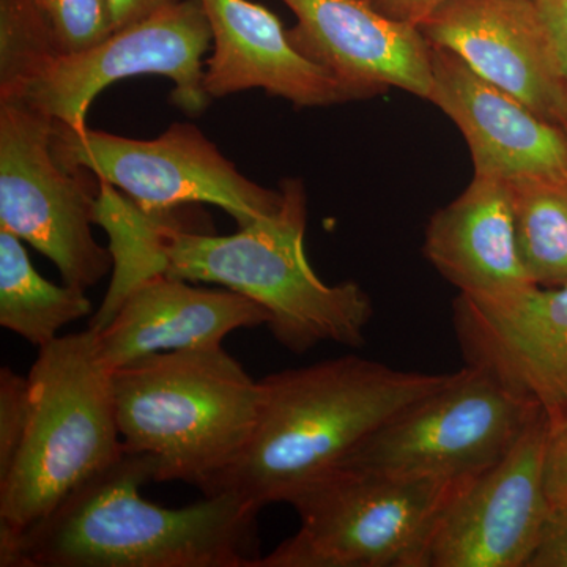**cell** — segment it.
<instances>
[{
	"label": "cell",
	"mask_w": 567,
	"mask_h": 567,
	"mask_svg": "<svg viewBox=\"0 0 567 567\" xmlns=\"http://www.w3.org/2000/svg\"><path fill=\"white\" fill-rule=\"evenodd\" d=\"M52 151L62 166L91 171L144 212L210 204L246 227L274 216L282 204L281 189L249 181L192 123H174L155 140L55 123Z\"/></svg>",
	"instance_id": "cell-9"
},
{
	"label": "cell",
	"mask_w": 567,
	"mask_h": 567,
	"mask_svg": "<svg viewBox=\"0 0 567 567\" xmlns=\"http://www.w3.org/2000/svg\"><path fill=\"white\" fill-rule=\"evenodd\" d=\"M212 44L203 2L181 0L147 20L112 32L89 50L58 55L14 100L55 123L84 128L89 107L104 89L126 78L162 74L174 81L171 99L175 106L199 115L212 102L204 87V55Z\"/></svg>",
	"instance_id": "cell-10"
},
{
	"label": "cell",
	"mask_w": 567,
	"mask_h": 567,
	"mask_svg": "<svg viewBox=\"0 0 567 567\" xmlns=\"http://www.w3.org/2000/svg\"><path fill=\"white\" fill-rule=\"evenodd\" d=\"M181 0H106L114 32L136 24Z\"/></svg>",
	"instance_id": "cell-28"
},
{
	"label": "cell",
	"mask_w": 567,
	"mask_h": 567,
	"mask_svg": "<svg viewBox=\"0 0 567 567\" xmlns=\"http://www.w3.org/2000/svg\"><path fill=\"white\" fill-rule=\"evenodd\" d=\"M543 473L550 513L567 511V409L548 416Z\"/></svg>",
	"instance_id": "cell-24"
},
{
	"label": "cell",
	"mask_w": 567,
	"mask_h": 567,
	"mask_svg": "<svg viewBox=\"0 0 567 567\" xmlns=\"http://www.w3.org/2000/svg\"><path fill=\"white\" fill-rule=\"evenodd\" d=\"M427 102L456 123L472 153L475 175L505 182L567 178L565 130L439 47H432Z\"/></svg>",
	"instance_id": "cell-16"
},
{
	"label": "cell",
	"mask_w": 567,
	"mask_h": 567,
	"mask_svg": "<svg viewBox=\"0 0 567 567\" xmlns=\"http://www.w3.org/2000/svg\"><path fill=\"white\" fill-rule=\"evenodd\" d=\"M365 2L391 20L420 25L450 0H365Z\"/></svg>",
	"instance_id": "cell-27"
},
{
	"label": "cell",
	"mask_w": 567,
	"mask_h": 567,
	"mask_svg": "<svg viewBox=\"0 0 567 567\" xmlns=\"http://www.w3.org/2000/svg\"><path fill=\"white\" fill-rule=\"evenodd\" d=\"M424 256L458 295L483 303L509 300L535 286L518 254L507 182L484 175L432 216Z\"/></svg>",
	"instance_id": "cell-18"
},
{
	"label": "cell",
	"mask_w": 567,
	"mask_h": 567,
	"mask_svg": "<svg viewBox=\"0 0 567 567\" xmlns=\"http://www.w3.org/2000/svg\"><path fill=\"white\" fill-rule=\"evenodd\" d=\"M453 323L465 364L484 369L547 416L567 409V284L498 303L458 295Z\"/></svg>",
	"instance_id": "cell-12"
},
{
	"label": "cell",
	"mask_w": 567,
	"mask_h": 567,
	"mask_svg": "<svg viewBox=\"0 0 567 567\" xmlns=\"http://www.w3.org/2000/svg\"><path fill=\"white\" fill-rule=\"evenodd\" d=\"M270 320V312L245 295L156 274L99 309L89 328L96 331L106 363L117 369L148 354L223 346L233 331Z\"/></svg>",
	"instance_id": "cell-15"
},
{
	"label": "cell",
	"mask_w": 567,
	"mask_h": 567,
	"mask_svg": "<svg viewBox=\"0 0 567 567\" xmlns=\"http://www.w3.org/2000/svg\"><path fill=\"white\" fill-rule=\"evenodd\" d=\"M54 126L21 100L0 102V229L47 256L63 282L87 290L114 268L110 246L92 233L100 181L59 163Z\"/></svg>",
	"instance_id": "cell-8"
},
{
	"label": "cell",
	"mask_w": 567,
	"mask_h": 567,
	"mask_svg": "<svg viewBox=\"0 0 567 567\" xmlns=\"http://www.w3.org/2000/svg\"><path fill=\"white\" fill-rule=\"evenodd\" d=\"M28 382L24 439L0 481V536L31 527L125 453L114 369L93 328L41 347Z\"/></svg>",
	"instance_id": "cell-5"
},
{
	"label": "cell",
	"mask_w": 567,
	"mask_h": 567,
	"mask_svg": "<svg viewBox=\"0 0 567 567\" xmlns=\"http://www.w3.org/2000/svg\"><path fill=\"white\" fill-rule=\"evenodd\" d=\"M40 11L59 55L89 50L114 32L106 0H32Z\"/></svg>",
	"instance_id": "cell-22"
},
{
	"label": "cell",
	"mask_w": 567,
	"mask_h": 567,
	"mask_svg": "<svg viewBox=\"0 0 567 567\" xmlns=\"http://www.w3.org/2000/svg\"><path fill=\"white\" fill-rule=\"evenodd\" d=\"M297 18L287 29L309 61L363 100L399 89L429 100L432 44L417 25L394 21L365 0H282Z\"/></svg>",
	"instance_id": "cell-13"
},
{
	"label": "cell",
	"mask_w": 567,
	"mask_h": 567,
	"mask_svg": "<svg viewBox=\"0 0 567 567\" xmlns=\"http://www.w3.org/2000/svg\"><path fill=\"white\" fill-rule=\"evenodd\" d=\"M451 374L401 371L347 354L267 375L248 445L204 496L233 494L259 511L289 503Z\"/></svg>",
	"instance_id": "cell-3"
},
{
	"label": "cell",
	"mask_w": 567,
	"mask_h": 567,
	"mask_svg": "<svg viewBox=\"0 0 567 567\" xmlns=\"http://www.w3.org/2000/svg\"><path fill=\"white\" fill-rule=\"evenodd\" d=\"M210 22L212 58L204 87L210 99L262 89L297 107L354 102L323 66L293 47L274 11L249 0H200Z\"/></svg>",
	"instance_id": "cell-17"
},
{
	"label": "cell",
	"mask_w": 567,
	"mask_h": 567,
	"mask_svg": "<svg viewBox=\"0 0 567 567\" xmlns=\"http://www.w3.org/2000/svg\"><path fill=\"white\" fill-rule=\"evenodd\" d=\"M123 450L155 464L156 483L203 494L244 453L260 383L223 346L155 353L114 369Z\"/></svg>",
	"instance_id": "cell-4"
},
{
	"label": "cell",
	"mask_w": 567,
	"mask_h": 567,
	"mask_svg": "<svg viewBox=\"0 0 567 567\" xmlns=\"http://www.w3.org/2000/svg\"><path fill=\"white\" fill-rule=\"evenodd\" d=\"M145 454L123 453L48 516L0 536L2 567H256L260 511L233 494L185 507L153 505Z\"/></svg>",
	"instance_id": "cell-2"
},
{
	"label": "cell",
	"mask_w": 567,
	"mask_h": 567,
	"mask_svg": "<svg viewBox=\"0 0 567 567\" xmlns=\"http://www.w3.org/2000/svg\"><path fill=\"white\" fill-rule=\"evenodd\" d=\"M518 254L529 281L567 284V178L527 177L507 182Z\"/></svg>",
	"instance_id": "cell-20"
},
{
	"label": "cell",
	"mask_w": 567,
	"mask_h": 567,
	"mask_svg": "<svg viewBox=\"0 0 567 567\" xmlns=\"http://www.w3.org/2000/svg\"><path fill=\"white\" fill-rule=\"evenodd\" d=\"M547 424V413L537 410L505 456L457 484L435 518L423 567H528L550 516Z\"/></svg>",
	"instance_id": "cell-11"
},
{
	"label": "cell",
	"mask_w": 567,
	"mask_h": 567,
	"mask_svg": "<svg viewBox=\"0 0 567 567\" xmlns=\"http://www.w3.org/2000/svg\"><path fill=\"white\" fill-rule=\"evenodd\" d=\"M281 192V208L274 216L237 234L216 235L194 230L181 218L183 207L144 212L100 181L95 224L106 230L114 256L111 286L100 309L141 279L163 274L218 284L251 298L270 312L268 327L290 352L305 353L322 342L363 346L374 316L371 297L358 282L327 284L316 275L303 248V183L287 178Z\"/></svg>",
	"instance_id": "cell-1"
},
{
	"label": "cell",
	"mask_w": 567,
	"mask_h": 567,
	"mask_svg": "<svg viewBox=\"0 0 567 567\" xmlns=\"http://www.w3.org/2000/svg\"><path fill=\"white\" fill-rule=\"evenodd\" d=\"M58 55L50 28L32 0H0V102L18 99Z\"/></svg>",
	"instance_id": "cell-21"
},
{
	"label": "cell",
	"mask_w": 567,
	"mask_h": 567,
	"mask_svg": "<svg viewBox=\"0 0 567 567\" xmlns=\"http://www.w3.org/2000/svg\"><path fill=\"white\" fill-rule=\"evenodd\" d=\"M457 483L339 465L289 499L300 528L256 567H423Z\"/></svg>",
	"instance_id": "cell-6"
},
{
	"label": "cell",
	"mask_w": 567,
	"mask_h": 567,
	"mask_svg": "<svg viewBox=\"0 0 567 567\" xmlns=\"http://www.w3.org/2000/svg\"><path fill=\"white\" fill-rule=\"evenodd\" d=\"M29 416L28 377L0 369V481L13 466L24 439Z\"/></svg>",
	"instance_id": "cell-23"
},
{
	"label": "cell",
	"mask_w": 567,
	"mask_h": 567,
	"mask_svg": "<svg viewBox=\"0 0 567 567\" xmlns=\"http://www.w3.org/2000/svg\"><path fill=\"white\" fill-rule=\"evenodd\" d=\"M539 409L465 364L361 443L341 465L462 484L496 464Z\"/></svg>",
	"instance_id": "cell-7"
},
{
	"label": "cell",
	"mask_w": 567,
	"mask_h": 567,
	"mask_svg": "<svg viewBox=\"0 0 567 567\" xmlns=\"http://www.w3.org/2000/svg\"><path fill=\"white\" fill-rule=\"evenodd\" d=\"M417 28L432 47L559 126L557 54L536 0H450Z\"/></svg>",
	"instance_id": "cell-14"
},
{
	"label": "cell",
	"mask_w": 567,
	"mask_h": 567,
	"mask_svg": "<svg viewBox=\"0 0 567 567\" xmlns=\"http://www.w3.org/2000/svg\"><path fill=\"white\" fill-rule=\"evenodd\" d=\"M528 567H567V511L550 513Z\"/></svg>",
	"instance_id": "cell-26"
},
{
	"label": "cell",
	"mask_w": 567,
	"mask_h": 567,
	"mask_svg": "<svg viewBox=\"0 0 567 567\" xmlns=\"http://www.w3.org/2000/svg\"><path fill=\"white\" fill-rule=\"evenodd\" d=\"M554 41L559 81H561V121L559 126L567 134V0H536Z\"/></svg>",
	"instance_id": "cell-25"
},
{
	"label": "cell",
	"mask_w": 567,
	"mask_h": 567,
	"mask_svg": "<svg viewBox=\"0 0 567 567\" xmlns=\"http://www.w3.org/2000/svg\"><path fill=\"white\" fill-rule=\"evenodd\" d=\"M91 312L85 290L44 279L21 238L0 229V324L6 330L41 349L58 339L66 324Z\"/></svg>",
	"instance_id": "cell-19"
}]
</instances>
